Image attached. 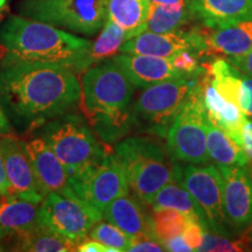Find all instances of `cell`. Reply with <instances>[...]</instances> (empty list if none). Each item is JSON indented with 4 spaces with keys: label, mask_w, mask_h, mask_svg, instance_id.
Instances as JSON below:
<instances>
[{
    "label": "cell",
    "mask_w": 252,
    "mask_h": 252,
    "mask_svg": "<svg viewBox=\"0 0 252 252\" xmlns=\"http://www.w3.org/2000/svg\"><path fill=\"white\" fill-rule=\"evenodd\" d=\"M134 90L135 87L112 59L81 74L82 112L104 143L124 137L133 125L131 105Z\"/></svg>",
    "instance_id": "7a4b0ae2"
},
{
    "label": "cell",
    "mask_w": 252,
    "mask_h": 252,
    "mask_svg": "<svg viewBox=\"0 0 252 252\" xmlns=\"http://www.w3.org/2000/svg\"><path fill=\"white\" fill-rule=\"evenodd\" d=\"M0 99L15 116L40 126L80 105L81 81L65 65L0 55Z\"/></svg>",
    "instance_id": "6da1fadb"
},
{
    "label": "cell",
    "mask_w": 252,
    "mask_h": 252,
    "mask_svg": "<svg viewBox=\"0 0 252 252\" xmlns=\"http://www.w3.org/2000/svg\"><path fill=\"white\" fill-rule=\"evenodd\" d=\"M185 49H191L204 55L202 27H193L190 30L168 32V33H154L145 31L122 46L121 53L157 56V58L171 59L176 53Z\"/></svg>",
    "instance_id": "4fadbf2b"
},
{
    "label": "cell",
    "mask_w": 252,
    "mask_h": 252,
    "mask_svg": "<svg viewBox=\"0 0 252 252\" xmlns=\"http://www.w3.org/2000/svg\"><path fill=\"white\" fill-rule=\"evenodd\" d=\"M40 203L15 196H5L0 202V241L13 238L35 228Z\"/></svg>",
    "instance_id": "44dd1931"
},
{
    "label": "cell",
    "mask_w": 252,
    "mask_h": 252,
    "mask_svg": "<svg viewBox=\"0 0 252 252\" xmlns=\"http://www.w3.org/2000/svg\"><path fill=\"white\" fill-rule=\"evenodd\" d=\"M0 150L8 180V196L25 198L36 203L42 202L45 194L34 174L24 140L9 133L0 134Z\"/></svg>",
    "instance_id": "5bb4252c"
},
{
    "label": "cell",
    "mask_w": 252,
    "mask_h": 252,
    "mask_svg": "<svg viewBox=\"0 0 252 252\" xmlns=\"http://www.w3.org/2000/svg\"><path fill=\"white\" fill-rule=\"evenodd\" d=\"M163 247H165L166 251L171 252H190L193 251L191 248L187 244V242L185 241L184 236L179 235L175 236V237L168 238L166 241L162 242Z\"/></svg>",
    "instance_id": "8d00e7d4"
},
{
    "label": "cell",
    "mask_w": 252,
    "mask_h": 252,
    "mask_svg": "<svg viewBox=\"0 0 252 252\" xmlns=\"http://www.w3.org/2000/svg\"><path fill=\"white\" fill-rule=\"evenodd\" d=\"M204 55L209 58H239L252 49V19L220 27L202 26Z\"/></svg>",
    "instance_id": "2e32d148"
},
{
    "label": "cell",
    "mask_w": 252,
    "mask_h": 252,
    "mask_svg": "<svg viewBox=\"0 0 252 252\" xmlns=\"http://www.w3.org/2000/svg\"><path fill=\"white\" fill-rule=\"evenodd\" d=\"M238 106L245 117L252 119V77L242 74L238 90Z\"/></svg>",
    "instance_id": "1f68e13d"
},
{
    "label": "cell",
    "mask_w": 252,
    "mask_h": 252,
    "mask_svg": "<svg viewBox=\"0 0 252 252\" xmlns=\"http://www.w3.org/2000/svg\"><path fill=\"white\" fill-rule=\"evenodd\" d=\"M2 17H4V9H0V23H1Z\"/></svg>",
    "instance_id": "ee69618b"
},
{
    "label": "cell",
    "mask_w": 252,
    "mask_h": 252,
    "mask_svg": "<svg viewBox=\"0 0 252 252\" xmlns=\"http://www.w3.org/2000/svg\"><path fill=\"white\" fill-rule=\"evenodd\" d=\"M8 180L6 175V168L4 163V158H2L1 150H0V196H8Z\"/></svg>",
    "instance_id": "f35d334b"
},
{
    "label": "cell",
    "mask_w": 252,
    "mask_h": 252,
    "mask_svg": "<svg viewBox=\"0 0 252 252\" xmlns=\"http://www.w3.org/2000/svg\"><path fill=\"white\" fill-rule=\"evenodd\" d=\"M6 5V0H0V9H4Z\"/></svg>",
    "instance_id": "7bdbcfd3"
},
{
    "label": "cell",
    "mask_w": 252,
    "mask_h": 252,
    "mask_svg": "<svg viewBox=\"0 0 252 252\" xmlns=\"http://www.w3.org/2000/svg\"><path fill=\"white\" fill-rule=\"evenodd\" d=\"M197 251H245L243 239L231 241V238L217 235L210 230H204L203 243Z\"/></svg>",
    "instance_id": "4dcf8cb0"
},
{
    "label": "cell",
    "mask_w": 252,
    "mask_h": 252,
    "mask_svg": "<svg viewBox=\"0 0 252 252\" xmlns=\"http://www.w3.org/2000/svg\"><path fill=\"white\" fill-rule=\"evenodd\" d=\"M197 77L174 78L144 88L131 105L133 125L165 135L167 126L188 98Z\"/></svg>",
    "instance_id": "ba28073f"
},
{
    "label": "cell",
    "mask_w": 252,
    "mask_h": 252,
    "mask_svg": "<svg viewBox=\"0 0 252 252\" xmlns=\"http://www.w3.org/2000/svg\"><path fill=\"white\" fill-rule=\"evenodd\" d=\"M181 181L203 213L208 230L231 238L234 229L225 215L223 178L217 166L187 163L181 167Z\"/></svg>",
    "instance_id": "30bf717a"
},
{
    "label": "cell",
    "mask_w": 252,
    "mask_h": 252,
    "mask_svg": "<svg viewBox=\"0 0 252 252\" xmlns=\"http://www.w3.org/2000/svg\"><path fill=\"white\" fill-rule=\"evenodd\" d=\"M154 209H174L185 214L189 220H196L202 224L206 230L208 225L204 219L203 213L201 212L200 207L197 206L196 201L194 200L190 193L186 189L181 181V168L178 175L171 182L158 191L150 204Z\"/></svg>",
    "instance_id": "7402d4cb"
},
{
    "label": "cell",
    "mask_w": 252,
    "mask_h": 252,
    "mask_svg": "<svg viewBox=\"0 0 252 252\" xmlns=\"http://www.w3.org/2000/svg\"><path fill=\"white\" fill-rule=\"evenodd\" d=\"M223 178V202L226 219L234 231L252 224V165L217 166Z\"/></svg>",
    "instance_id": "7c38bea8"
},
{
    "label": "cell",
    "mask_w": 252,
    "mask_h": 252,
    "mask_svg": "<svg viewBox=\"0 0 252 252\" xmlns=\"http://www.w3.org/2000/svg\"><path fill=\"white\" fill-rule=\"evenodd\" d=\"M11 130L12 127L11 125H9L7 116H6L4 109L1 108V105H0V134L9 133Z\"/></svg>",
    "instance_id": "ab89813d"
},
{
    "label": "cell",
    "mask_w": 252,
    "mask_h": 252,
    "mask_svg": "<svg viewBox=\"0 0 252 252\" xmlns=\"http://www.w3.org/2000/svg\"><path fill=\"white\" fill-rule=\"evenodd\" d=\"M130 252H162L166 251L161 242L153 235L141 236V237L133 238Z\"/></svg>",
    "instance_id": "d6a6232c"
},
{
    "label": "cell",
    "mask_w": 252,
    "mask_h": 252,
    "mask_svg": "<svg viewBox=\"0 0 252 252\" xmlns=\"http://www.w3.org/2000/svg\"><path fill=\"white\" fill-rule=\"evenodd\" d=\"M207 150L216 166H243L249 162L242 145L207 118Z\"/></svg>",
    "instance_id": "603a6c76"
},
{
    "label": "cell",
    "mask_w": 252,
    "mask_h": 252,
    "mask_svg": "<svg viewBox=\"0 0 252 252\" xmlns=\"http://www.w3.org/2000/svg\"><path fill=\"white\" fill-rule=\"evenodd\" d=\"M102 219V214L78 196L48 193L40 203V224L76 245L88 238L93 226Z\"/></svg>",
    "instance_id": "8fae6325"
},
{
    "label": "cell",
    "mask_w": 252,
    "mask_h": 252,
    "mask_svg": "<svg viewBox=\"0 0 252 252\" xmlns=\"http://www.w3.org/2000/svg\"><path fill=\"white\" fill-rule=\"evenodd\" d=\"M69 185L82 201L102 216L113 200L130 191L124 169L112 152L71 174Z\"/></svg>",
    "instance_id": "9c48e42d"
},
{
    "label": "cell",
    "mask_w": 252,
    "mask_h": 252,
    "mask_svg": "<svg viewBox=\"0 0 252 252\" xmlns=\"http://www.w3.org/2000/svg\"><path fill=\"white\" fill-rule=\"evenodd\" d=\"M112 60L135 88L144 89L160 82L185 77L173 67L169 59L119 53Z\"/></svg>",
    "instance_id": "e0dca14e"
},
{
    "label": "cell",
    "mask_w": 252,
    "mask_h": 252,
    "mask_svg": "<svg viewBox=\"0 0 252 252\" xmlns=\"http://www.w3.org/2000/svg\"><path fill=\"white\" fill-rule=\"evenodd\" d=\"M24 146L45 196L48 193L77 196L69 185L67 168L42 137L39 135L30 141H24Z\"/></svg>",
    "instance_id": "9a60e30c"
},
{
    "label": "cell",
    "mask_w": 252,
    "mask_h": 252,
    "mask_svg": "<svg viewBox=\"0 0 252 252\" xmlns=\"http://www.w3.org/2000/svg\"><path fill=\"white\" fill-rule=\"evenodd\" d=\"M204 230L206 229L203 228L202 224H200L196 220H188V224L186 226L185 231L182 232V236L193 251H197L202 245Z\"/></svg>",
    "instance_id": "836d02e7"
},
{
    "label": "cell",
    "mask_w": 252,
    "mask_h": 252,
    "mask_svg": "<svg viewBox=\"0 0 252 252\" xmlns=\"http://www.w3.org/2000/svg\"><path fill=\"white\" fill-rule=\"evenodd\" d=\"M88 238L98 241L105 247L111 248L116 252L128 251L131 248L133 238L130 235L126 234L117 225L112 224L106 220V222H97L90 230Z\"/></svg>",
    "instance_id": "f546056e"
},
{
    "label": "cell",
    "mask_w": 252,
    "mask_h": 252,
    "mask_svg": "<svg viewBox=\"0 0 252 252\" xmlns=\"http://www.w3.org/2000/svg\"><path fill=\"white\" fill-rule=\"evenodd\" d=\"M207 118L197 80L167 128L166 149L175 160L191 165L210 163L212 159L207 150Z\"/></svg>",
    "instance_id": "52a82bcc"
},
{
    "label": "cell",
    "mask_w": 252,
    "mask_h": 252,
    "mask_svg": "<svg viewBox=\"0 0 252 252\" xmlns=\"http://www.w3.org/2000/svg\"><path fill=\"white\" fill-rule=\"evenodd\" d=\"M39 135L64 165L69 176L110 152L87 119L72 111L41 124Z\"/></svg>",
    "instance_id": "5b68a950"
},
{
    "label": "cell",
    "mask_w": 252,
    "mask_h": 252,
    "mask_svg": "<svg viewBox=\"0 0 252 252\" xmlns=\"http://www.w3.org/2000/svg\"><path fill=\"white\" fill-rule=\"evenodd\" d=\"M243 239V244H244V249L245 251H252V230L249 232L248 236L245 237H242Z\"/></svg>",
    "instance_id": "b9f144b4"
},
{
    "label": "cell",
    "mask_w": 252,
    "mask_h": 252,
    "mask_svg": "<svg viewBox=\"0 0 252 252\" xmlns=\"http://www.w3.org/2000/svg\"><path fill=\"white\" fill-rule=\"evenodd\" d=\"M189 219L185 214L174 209H154L151 216L152 232L160 242L182 235Z\"/></svg>",
    "instance_id": "f1b7e54d"
},
{
    "label": "cell",
    "mask_w": 252,
    "mask_h": 252,
    "mask_svg": "<svg viewBox=\"0 0 252 252\" xmlns=\"http://www.w3.org/2000/svg\"><path fill=\"white\" fill-rule=\"evenodd\" d=\"M128 189L140 202L151 204L158 191L171 182L181 166L158 141L149 137H128L115 147Z\"/></svg>",
    "instance_id": "277c9868"
},
{
    "label": "cell",
    "mask_w": 252,
    "mask_h": 252,
    "mask_svg": "<svg viewBox=\"0 0 252 252\" xmlns=\"http://www.w3.org/2000/svg\"><path fill=\"white\" fill-rule=\"evenodd\" d=\"M226 60H228V61L231 63L237 70L241 71L242 74L248 75V76L252 77V49L243 56L226 59Z\"/></svg>",
    "instance_id": "e575fe53"
},
{
    "label": "cell",
    "mask_w": 252,
    "mask_h": 252,
    "mask_svg": "<svg viewBox=\"0 0 252 252\" xmlns=\"http://www.w3.org/2000/svg\"><path fill=\"white\" fill-rule=\"evenodd\" d=\"M12 250L28 252H72L77 245L42 224L15 236Z\"/></svg>",
    "instance_id": "d4e9b609"
},
{
    "label": "cell",
    "mask_w": 252,
    "mask_h": 252,
    "mask_svg": "<svg viewBox=\"0 0 252 252\" xmlns=\"http://www.w3.org/2000/svg\"><path fill=\"white\" fill-rule=\"evenodd\" d=\"M242 146L247 154L249 163L252 165V119H247L242 128Z\"/></svg>",
    "instance_id": "d590c367"
},
{
    "label": "cell",
    "mask_w": 252,
    "mask_h": 252,
    "mask_svg": "<svg viewBox=\"0 0 252 252\" xmlns=\"http://www.w3.org/2000/svg\"><path fill=\"white\" fill-rule=\"evenodd\" d=\"M150 4L158 5H172V4H185V2H190L191 0H149Z\"/></svg>",
    "instance_id": "60d3db41"
},
{
    "label": "cell",
    "mask_w": 252,
    "mask_h": 252,
    "mask_svg": "<svg viewBox=\"0 0 252 252\" xmlns=\"http://www.w3.org/2000/svg\"><path fill=\"white\" fill-rule=\"evenodd\" d=\"M197 80L208 117L224 130L230 137L234 138L239 145H242V128L248 118L238 105L228 102L217 93L204 69Z\"/></svg>",
    "instance_id": "ac0fdd59"
},
{
    "label": "cell",
    "mask_w": 252,
    "mask_h": 252,
    "mask_svg": "<svg viewBox=\"0 0 252 252\" xmlns=\"http://www.w3.org/2000/svg\"><path fill=\"white\" fill-rule=\"evenodd\" d=\"M128 40V35L125 30L118 26L111 19H106L102 27V32L97 39L91 42L89 54L87 60V69L94 64L115 58L121 53L122 46Z\"/></svg>",
    "instance_id": "4316f807"
},
{
    "label": "cell",
    "mask_w": 252,
    "mask_h": 252,
    "mask_svg": "<svg viewBox=\"0 0 252 252\" xmlns=\"http://www.w3.org/2000/svg\"><path fill=\"white\" fill-rule=\"evenodd\" d=\"M110 0H23L19 14L76 35L93 36L108 19Z\"/></svg>",
    "instance_id": "8992f818"
},
{
    "label": "cell",
    "mask_w": 252,
    "mask_h": 252,
    "mask_svg": "<svg viewBox=\"0 0 252 252\" xmlns=\"http://www.w3.org/2000/svg\"><path fill=\"white\" fill-rule=\"evenodd\" d=\"M91 42L53 25L9 15L0 26L1 55L65 65L78 75L87 70Z\"/></svg>",
    "instance_id": "3957f363"
},
{
    "label": "cell",
    "mask_w": 252,
    "mask_h": 252,
    "mask_svg": "<svg viewBox=\"0 0 252 252\" xmlns=\"http://www.w3.org/2000/svg\"><path fill=\"white\" fill-rule=\"evenodd\" d=\"M149 0H110L108 18L126 31L128 39L145 32Z\"/></svg>",
    "instance_id": "484cf974"
},
{
    "label": "cell",
    "mask_w": 252,
    "mask_h": 252,
    "mask_svg": "<svg viewBox=\"0 0 252 252\" xmlns=\"http://www.w3.org/2000/svg\"><path fill=\"white\" fill-rule=\"evenodd\" d=\"M103 217L108 222L117 225L132 238L153 235L151 217L141 207L139 198L133 194L126 193L113 200L105 208Z\"/></svg>",
    "instance_id": "d6986e66"
},
{
    "label": "cell",
    "mask_w": 252,
    "mask_h": 252,
    "mask_svg": "<svg viewBox=\"0 0 252 252\" xmlns=\"http://www.w3.org/2000/svg\"><path fill=\"white\" fill-rule=\"evenodd\" d=\"M195 19L214 28L252 19V0H191Z\"/></svg>",
    "instance_id": "ffe728a7"
},
{
    "label": "cell",
    "mask_w": 252,
    "mask_h": 252,
    "mask_svg": "<svg viewBox=\"0 0 252 252\" xmlns=\"http://www.w3.org/2000/svg\"><path fill=\"white\" fill-rule=\"evenodd\" d=\"M5 249H4V244H2V242L0 241V251H4Z\"/></svg>",
    "instance_id": "f6af8a7d"
},
{
    "label": "cell",
    "mask_w": 252,
    "mask_h": 252,
    "mask_svg": "<svg viewBox=\"0 0 252 252\" xmlns=\"http://www.w3.org/2000/svg\"><path fill=\"white\" fill-rule=\"evenodd\" d=\"M190 2L172 5L150 4L145 31L154 33H168L187 26L195 19Z\"/></svg>",
    "instance_id": "cb8c5ba5"
},
{
    "label": "cell",
    "mask_w": 252,
    "mask_h": 252,
    "mask_svg": "<svg viewBox=\"0 0 252 252\" xmlns=\"http://www.w3.org/2000/svg\"><path fill=\"white\" fill-rule=\"evenodd\" d=\"M76 251L80 252H116L113 249L105 247L98 241L91 238H86L77 244Z\"/></svg>",
    "instance_id": "74e56055"
},
{
    "label": "cell",
    "mask_w": 252,
    "mask_h": 252,
    "mask_svg": "<svg viewBox=\"0 0 252 252\" xmlns=\"http://www.w3.org/2000/svg\"><path fill=\"white\" fill-rule=\"evenodd\" d=\"M202 67L223 98L238 105V90L242 72L226 59L212 58V61L202 62Z\"/></svg>",
    "instance_id": "83f0119b"
}]
</instances>
